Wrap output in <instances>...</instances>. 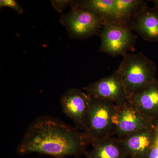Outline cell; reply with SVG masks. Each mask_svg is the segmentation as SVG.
Returning <instances> with one entry per match:
<instances>
[{"mask_svg": "<svg viewBox=\"0 0 158 158\" xmlns=\"http://www.w3.org/2000/svg\"><path fill=\"white\" fill-rule=\"evenodd\" d=\"M77 2L79 6L98 15L104 23H120L116 11L115 0H85Z\"/></svg>", "mask_w": 158, "mask_h": 158, "instance_id": "4fadbf2b", "label": "cell"}, {"mask_svg": "<svg viewBox=\"0 0 158 158\" xmlns=\"http://www.w3.org/2000/svg\"><path fill=\"white\" fill-rule=\"evenodd\" d=\"M60 21L67 29L69 37L73 39L93 36L100 32L104 23L98 15L79 6L77 2L70 12L61 15Z\"/></svg>", "mask_w": 158, "mask_h": 158, "instance_id": "277c9868", "label": "cell"}, {"mask_svg": "<svg viewBox=\"0 0 158 158\" xmlns=\"http://www.w3.org/2000/svg\"><path fill=\"white\" fill-rule=\"evenodd\" d=\"M88 144L83 132L52 116H40L31 123L18 145L16 152L33 153L54 158L78 157L85 154Z\"/></svg>", "mask_w": 158, "mask_h": 158, "instance_id": "6da1fadb", "label": "cell"}, {"mask_svg": "<svg viewBox=\"0 0 158 158\" xmlns=\"http://www.w3.org/2000/svg\"><path fill=\"white\" fill-rule=\"evenodd\" d=\"M152 2L155 4V7L158 8V0H154Z\"/></svg>", "mask_w": 158, "mask_h": 158, "instance_id": "d6986e66", "label": "cell"}, {"mask_svg": "<svg viewBox=\"0 0 158 158\" xmlns=\"http://www.w3.org/2000/svg\"><path fill=\"white\" fill-rule=\"evenodd\" d=\"M75 2L71 1H52L51 3L55 9L59 13H61L67 6H72Z\"/></svg>", "mask_w": 158, "mask_h": 158, "instance_id": "2e32d148", "label": "cell"}, {"mask_svg": "<svg viewBox=\"0 0 158 158\" xmlns=\"http://www.w3.org/2000/svg\"><path fill=\"white\" fill-rule=\"evenodd\" d=\"M144 158H158V139Z\"/></svg>", "mask_w": 158, "mask_h": 158, "instance_id": "e0dca14e", "label": "cell"}, {"mask_svg": "<svg viewBox=\"0 0 158 158\" xmlns=\"http://www.w3.org/2000/svg\"><path fill=\"white\" fill-rule=\"evenodd\" d=\"M115 108L111 103L91 97L87 124L83 131L88 145L116 134L112 121Z\"/></svg>", "mask_w": 158, "mask_h": 158, "instance_id": "3957f363", "label": "cell"}, {"mask_svg": "<svg viewBox=\"0 0 158 158\" xmlns=\"http://www.w3.org/2000/svg\"><path fill=\"white\" fill-rule=\"evenodd\" d=\"M132 27L143 39L158 42V8L146 7L140 11L133 18Z\"/></svg>", "mask_w": 158, "mask_h": 158, "instance_id": "30bf717a", "label": "cell"}, {"mask_svg": "<svg viewBox=\"0 0 158 158\" xmlns=\"http://www.w3.org/2000/svg\"><path fill=\"white\" fill-rule=\"evenodd\" d=\"M116 70L129 98L157 80L156 65L142 53L125 55Z\"/></svg>", "mask_w": 158, "mask_h": 158, "instance_id": "7a4b0ae2", "label": "cell"}, {"mask_svg": "<svg viewBox=\"0 0 158 158\" xmlns=\"http://www.w3.org/2000/svg\"><path fill=\"white\" fill-rule=\"evenodd\" d=\"M112 121L119 139L141 129L152 127V119L129 100L123 104L116 106Z\"/></svg>", "mask_w": 158, "mask_h": 158, "instance_id": "8992f818", "label": "cell"}, {"mask_svg": "<svg viewBox=\"0 0 158 158\" xmlns=\"http://www.w3.org/2000/svg\"><path fill=\"white\" fill-rule=\"evenodd\" d=\"M91 97L76 88L68 89L60 99L62 112L74 123L78 129H85Z\"/></svg>", "mask_w": 158, "mask_h": 158, "instance_id": "ba28073f", "label": "cell"}, {"mask_svg": "<svg viewBox=\"0 0 158 158\" xmlns=\"http://www.w3.org/2000/svg\"><path fill=\"white\" fill-rule=\"evenodd\" d=\"M129 101L150 119L158 116L157 79L141 91L135 94Z\"/></svg>", "mask_w": 158, "mask_h": 158, "instance_id": "8fae6325", "label": "cell"}, {"mask_svg": "<svg viewBox=\"0 0 158 158\" xmlns=\"http://www.w3.org/2000/svg\"><path fill=\"white\" fill-rule=\"evenodd\" d=\"M0 7H9L14 9L19 14H22L23 10L16 1L14 0H1Z\"/></svg>", "mask_w": 158, "mask_h": 158, "instance_id": "9a60e30c", "label": "cell"}, {"mask_svg": "<svg viewBox=\"0 0 158 158\" xmlns=\"http://www.w3.org/2000/svg\"><path fill=\"white\" fill-rule=\"evenodd\" d=\"M158 139L152 127L144 128L120 139L127 157L144 158Z\"/></svg>", "mask_w": 158, "mask_h": 158, "instance_id": "9c48e42d", "label": "cell"}, {"mask_svg": "<svg viewBox=\"0 0 158 158\" xmlns=\"http://www.w3.org/2000/svg\"><path fill=\"white\" fill-rule=\"evenodd\" d=\"M146 3L140 0H115L116 12L119 22L128 25L131 19L147 7Z\"/></svg>", "mask_w": 158, "mask_h": 158, "instance_id": "5bb4252c", "label": "cell"}, {"mask_svg": "<svg viewBox=\"0 0 158 158\" xmlns=\"http://www.w3.org/2000/svg\"><path fill=\"white\" fill-rule=\"evenodd\" d=\"M101 52L113 56H125L133 51L136 37L128 25L118 22L105 23L101 32Z\"/></svg>", "mask_w": 158, "mask_h": 158, "instance_id": "5b68a950", "label": "cell"}, {"mask_svg": "<svg viewBox=\"0 0 158 158\" xmlns=\"http://www.w3.org/2000/svg\"><path fill=\"white\" fill-rule=\"evenodd\" d=\"M152 126L155 130L158 136V116L152 119Z\"/></svg>", "mask_w": 158, "mask_h": 158, "instance_id": "ac0fdd59", "label": "cell"}, {"mask_svg": "<svg viewBox=\"0 0 158 158\" xmlns=\"http://www.w3.org/2000/svg\"><path fill=\"white\" fill-rule=\"evenodd\" d=\"M84 89L91 97L106 101L116 106L123 104L129 100L117 70L110 75L89 84Z\"/></svg>", "mask_w": 158, "mask_h": 158, "instance_id": "52a82bcc", "label": "cell"}, {"mask_svg": "<svg viewBox=\"0 0 158 158\" xmlns=\"http://www.w3.org/2000/svg\"><path fill=\"white\" fill-rule=\"evenodd\" d=\"M92 148L85 154L87 158H127L120 139L107 137L92 144Z\"/></svg>", "mask_w": 158, "mask_h": 158, "instance_id": "7c38bea8", "label": "cell"}]
</instances>
